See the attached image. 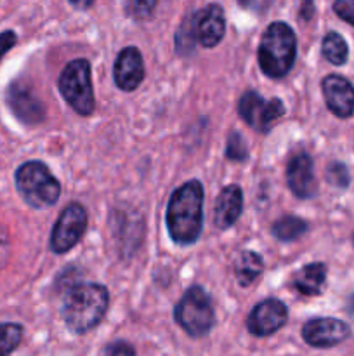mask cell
Returning a JSON list of instances; mask_svg holds the SVG:
<instances>
[{"label": "cell", "instance_id": "cell-1", "mask_svg": "<svg viewBox=\"0 0 354 356\" xmlns=\"http://www.w3.org/2000/svg\"><path fill=\"white\" fill-rule=\"evenodd\" d=\"M167 228L179 245H191L203 228V186L191 179L172 193L167 207Z\"/></svg>", "mask_w": 354, "mask_h": 356}, {"label": "cell", "instance_id": "cell-2", "mask_svg": "<svg viewBox=\"0 0 354 356\" xmlns=\"http://www.w3.org/2000/svg\"><path fill=\"white\" fill-rule=\"evenodd\" d=\"M110 302L108 291L99 284H78L66 294L62 318L75 334H85L99 325Z\"/></svg>", "mask_w": 354, "mask_h": 356}, {"label": "cell", "instance_id": "cell-3", "mask_svg": "<svg viewBox=\"0 0 354 356\" xmlns=\"http://www.w3.org/2000/svg\"><path fill=\"white\" fill-rule=\"evenodd\" d=\"M297 56V38L287 23L269 24L259 44V66L269 79H283Z\"/></svg>", "mask_w": 354, "mask_h": 356}, {"label": "cell", "instance_id": "cell-4", "mask_svg": "<svg viewBox=\"0 0 354 356\" xmlns=\"http://www.w3.org/2000/svg\"><path fill=\"white\" fill-rule=\"evenodd\" d=\"M16 186L23 200L33 209L51 207L59 200L61 186L42 162H26L16 170Z\"/></svg>", "mask_w": 354, "mask_h": 356}, {"label": "cell", "instance_id": "cell-5", "mask_svg": "<svg viewBox=\"0 0 354 356\" xmlns=\"http://www.w3.org/2000/svg\"><path fill=\"white\" fill-rule=\"evenodd\" d=\"M174 318L191 337L207 336L215 323L214 306L207 292L196 285L187 289L174 309Z\"/></svg>", "mask_w": 354, "mask_h": 356}, {"label": "cell", "instance_id": "cell-6", "mask_svg": "<svg viewBox=\"0 0 354 356\" xmlns=\"http://www.w3.org/2000/svg\"><path fill=\"white\" fill-rule=\"evenodd\" d=\"M59 90L76 113L83 117L92 113L96 99L90 80V65L87 59H75L65 66L59 76Z\"/></svg>", "mask_w": 354, "mask_h": 356}, {"label": "cell", "instance_id": "cell-7", "mask_svg": "<svg viewBox=\"0 0 354 356\" xmlns=\"http://www.w3.org/2000/svg\"><path fill=\"white\" fill-rule=\"evenodd\" d=\"M87 228V212L80 204H69L61 212L51 233V249L56 254L71 250Z\"/></svg>", "mask_w": 354, "mask_h": 356}, {"label": "cell", "instance_id": "cell-8", "mask_svg": "<svg viewBox=\"0 0 354 356\" xmlns=\"http://www.w3.org/2000/svg\"><path fill=\"white\" fill-rule=\"evenodd\" d=\"M239 117L253 127L255 131L267 132L274 125V122L285 115V106L281 99L273 97L266 101L260 94L248 90L242 96L238 103Z\"/></svg>", "mask_w": 354, "mask_h": 356}, {"label": "cell", "instance_id": "cell-9", "mask_svg": "<svg viewBox=\"0 0 354 356\" xmlns=\"http://www.w3.org/2000/svg\"><path fill=\"white\" fill-rule=\"evenodd\" d=\"M287 306L278 299H266L250 312L248 318H246V329L253 336L266 337L278 332L287 323Z\"/></svg>", "mask_w": 354, "mask_h": 356}, {"label": "cell", "instance_id": "cell-10", "mask_svg": "<svg viewBox=\"0 0 354 356\" xmlns=\"http://www.w3.org/2000/svg\"><path fill=\"white\" fill-rule=\"evenodd\" d=\"M349 336V325L337 318H312L302 327V337L312 348L337 346Z\"/></svg>", "mask_w": 354, "mask_h": 356}, {"label": "cell", "instance_id": "cell-11", "mask_svg": "<svg viewBox=\"0 0 354 356\" xmlns=\"http://www.w3.org/2000/svg\"><path fill=\"white\" fill-rule=\"evenodd\" d=\"M7 104L14 117L23 124H40L45 117V108L42 101L31 92L30 87L21 82H14L7 89Z\"/></svg>", "mask_w": 354, "mask_h": 356}, {"label": "cell", "instance_id": "cell-12", "mask_svg": "<svg viewBox=\"0 0 354 356\" xmlns=\"http://www.w3.org/2000/svg\"><path fill=\"white\" fill-rule=\"evenodd\" d=\"M193 24L196 40L203 47H215L222 40L226 31L224 10L217 3H210L205 9L193 14Z\"/></svg>", "mask_w": 354, "mask_h": 356}, {"label": "cell", "instance_id": "cell-13", "mask_svg": "<svg viewBox=\"0 0 354 356\" xmlns=\"http://www.w3.org/2000/svg\"><path fill=\"white\" fill-rule=\"evenodd\" d=\"M326 106L333 115L349 118L354 113V87L340 75H328L321 83Z\"/></svg>", "mask_w": 354, "mask_h": 356}, {"label": "cell", "instance_id": "cell-14", "mask_svg": "<svg viewBox=\"0 0 354 356\" xmlns=\"http://www.w3.org/2000/svg\"><path fill=\"white\" fill-rule=\"evenodd\" d=\"M113 76L118 89L125 92L137 89L144 79V63L141 52L135 47H125L115 61Z\"/></svg>", "mask_w": 354, "mask_h": 356}, {"label": "cell", "instance_id": "cell-15", "mask_svg": "<svg viewBox=\"0 0 354 356\" xmlns=\"http://www.w3.org/2000/svg\"><path fill=\"white\" fill-rule=\"evenodd\" d=\"M287 183L295 197H314L318 183H316L311 156L305 155V153H297L295 156H292L287 167Z\"/></svg>", "mask_w": 354, "mask_h": 356}, {"label": "cell", "instance_id": "cell-16", "mask_svg": "<svg viewBox=\"0 0 354 356\" xmlns=\"http://www.w3.org/2000/svg\"><path fill=\"white\" fill-rule=\"evenodd\" d=\"M243 211V191L238 184H229L215 202L214 221L219 229H228L238 221Z\"/></svg>", "mask_w": 354, "mask_h": 356}, {"label": "cell", "instance_id": "cell-17", "mask_svg": "<svg viewBox=\"0 0 354 356\" xmlns=\"http://www.w3.org/2000/svg\"><path fill=\"white\" fill-rule=\"evenodd\" d=\"M326 280V266L323 263H311L302 268L294 277V287L304 296H316L321 292Z\"/></svg>", "mask_w": 354, "mask_h": 356}, {"label": "cell", "instance_id": "cell-18", "mask_svg": "<svg viewBox=\"0 0 354 356\" xmlns=\"http://www.w3.org/2000/svg\"><path fill=\"white\" fill-rule=\"evenodd\" d=\"M262 257L253 250H243L235 261V273L242 287H248L262 273Z\"/></svg>", "mask_w": 354, "mask_h": 356}, {"label": "cell", "instance_id": "cell-19", "mask_svg": "<svg viewBox=\"0 0 354 356\" xmlns=\"http://www.w3.org/2000/svg\"><path fill=\"white\" fill-rule=\"evenodd\" d=\"M307 229L304 219L295 218V216H287L281 218L273 225V235L281 242H294L298 236H302Z\"/></svg>", "mask_w": 354, "mask_h": 356}, {"label": "cell", "instance_id": "cell-20", "mask_svg": "<svg viewBox=\"0 0 354 356\" xmlns=\"http://www.w3.org/2000/svg\"><path fill=\"white\" fill-rule=\"evenodd\" d=\"M321 51L323 56H325L332 65L340 66L347 61V44L339 33H335V31H330V33L323 38Z\"/></svg>", "mask_w": 354, "mask_h": 356}, {"label": "cell", "instance_id": "cell-21", "mask_svg": "<svg viewBox=\"0 0 354 356\" xmlns=\"http://www.w3.org/2000/svg\"><path fill=\"white\" fill-rule=\"evenodd\" d=\"M23 339V327L17 323H0V356H9Z\"/></svg>", "mask_w": 354, "mask_h": 356}, {"label": "cell", "instance_id": "cell-22", "mask_svg": "<svg viewBox=\"0 0 354 356\" xmlns=\"http://www.w3.org/2000/svg\"><path fill=\"white\" fill-rule=\"evenodd\" d=\"M194 42H196V33H194V24H193V16L187 17L183 23V26L179 28V31L176 33V47L180 54H187V52L193 51Z\"/></svg>", "mask_w": 354, "mask_h": 356}, {"label": "cell", "instance_id": "cell-23", "mask_svg": "<svg viewBox=\"0 0 354 356\" xmlns=\"http://www.w3.org/2000/svg\"><path fill=\"white\" fill-rule=\"evenodd\" d=\"M226 156H228L229 160H233V162H245L246 156H248V148H246V143L243 141L239 132H233V134L229 136Z\"/></svg>", "mask_w": 354, "mask_h": 356}, {"label": "cell", "instance_id": "cell-24", "mask_svg": "<svg viewBox=\"0 0 354 356\" xmlns=\"http://www.w3.org/2000/svg\"><path fill=\"white\" fill-rule=\"evenodd\" d=\"M326 181L337 188H346L349 184V172L347 167L340 162H333L326 167Z\"/></svg>", "mask_w": 354, "mask_h": 356}, {"label": "cell", "instance_id": "cell-25", "mask_svg": "<svg viewBox=\"0 0 354 356\" xmlns=\"http://www.w3.org/2000/svg\"><path fill=\"white\" fill-rule=\"evenodd\" d=\"M156 7V0H132L130 13L135 19H146L153 14Z\"/></svg>", "mask_w": 354, "mask_h": 356}, {"label": "cell", "instance_id": "cell-26", "mask_svg": "<svg viewBox=\"0 0 354 356\" xmlns=\"http://www.w3.org/2000/svg\"><path fill=\"white\" fill-rule=\"evenodd\" d=\"M333 10L340 19L347 21L354 26V0H335L333 2Z\"/></svg>", "mask_w": 354, "mask_h": 356}, {"label": "cell", "instance_id": "cell-27", "mask_svg": "<svg viewBox=\"0 0 354 356\" xmlns=\"http://www.w3.org/2000/svg\"><path fill=\"white\" fill-rule=\"evenodd\" d=\"M104 356H135V350L132 344L125 343V341H115V343L108 344Z\"/></svg>", "mask_w": 354, "mask_h": 356}, {"label": "cell", "instance_id": "cell-28", "mask_svg": "<svg viewBox=\"0 0 354 356\" xmlns=\"http://www.w3.org/2000/svg\"><path fill=\"white\" fill-rule=\"evenodd\" d=\"M14 45H16V33L10 30L2 31V33H0V59H2L3 56H6V52H9Z\"/></svg>", "mask_w": 354, "mask_h": 356}, {"label": "cell", "instance_id": "cell-29", "mask_svg": "<svg viewBox=\"0 0 354 356\" xmlns=\"http://www.w3.org/2000/svg\"><path fill=\"white\" fill-rule=\"evenodd\" d=\"M312 13H314V7H312V0H304L301 7V17H304L305 21H309L312 17Z\"/></svg>", "mask_w": 354, "mask_h": 356}, {"label": "cell", "instance_id": "cell-30", "mask_svg": "<svg viewBox=\"0 0 354 356\" xmlns=\"http://www.w3.org/2000/svg\"><path fill=\"white\" fill-rule=\"evenodd\" d=\"M94 2H96V0H69V3H71L73 7H76V9H89Z\"/></svg>", "mask_w": 354, "mask_h": 356}, {"label": "cell", "instance_id": "cell-31", "mask_svg": "<svg viewBox=\"0 0 354 356\" xmlns=\"http://www.w3.org/2000/svg\"><path fill=\"white\" fill-rule=\"evenodd\" d=\"M353 242H354V236H353Z\"/></svg>", "mask_w": 354, "mask_h": 356}]
</instances>
